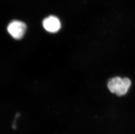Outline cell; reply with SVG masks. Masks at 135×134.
I'll return each instance as SVG.
<instances>
[{"mask_svg": "<svg viewBox=\"0 0 135 134\" xmlns=\"http://www.w3.org/2000/svg\"><path fill=\"white\" fill-rule=\"evenodd\" d=\"M42 24L45 30L51 33L58 32L61 28V23L59 19L54 16H50L45 18Z\"/></svg>", "mask_w": 135, "mask_h": 134, "instance_id": "3957f363", "label": "cell"}, {"mask_svg": "<svg viewBox=\"0 0 135 134\" xmlns=\"http://www.w3.org/2000/svg\"><path fill=\"white\" fill-rule=\"evenodd\" d=\"M7 30L13 38L20 39L24 35L26 30V25L23 22L19 20H13L8 25Z\"/></svg>", "mask_w": 135, "mask_h": 134, "instance_id": "7a4b0ae2", "label": "cell"}, {"mask_svg": "<svg viewBox=\"0 0 135 134\" xmlns=\"http://www.w3.org/2000/svg\"><path fill=\"white\" fill-rule=\"evenodd\" d=\"M131 85V81L127 78H122L115 77L110 79L108 83V87L111 92L117 96H122L127 93Z\"/></svg>", "mask_w": 135, "mask_h": 134, "instance_id": "6da1fadb", "label": "cell"}]
</instances>
